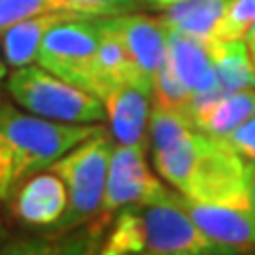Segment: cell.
<instances>
[{"instance_id": "6da1fadb", "label": "cell", "mask_w": 255, "mask_h": 255, "mask_svg": "<svg viewBox=\"0 0 255 255\" xmlns=\"http://www.w3.org/2000/svg\"><path fill=\"white\" fill-rule=\"evenodd\" d=\"M149 145L157 174L189 200L251 206V168L185 113L151 107Z\"/></svg>"}, {"instance_id": "7a4b0ae2", "label": "cell", "mask_w": 255, "mask_h": 255, "mask_svg": "<svg viewBox=\"0 0 255 255\" xmlns=\"http://www.w3.org/2000/svg\"><path fill=\"white\" fill-rule=\"evenodd\" d=\"M98 130L94 124L53 122L0 102V200H11L19 183L47 170Z\"/></svg>"}, {"instance_id": "3957f363", "label": "cell", "mask_w": 255, "mask_h": 255, "mask_svg": "<svg viewBox=\"0 0 255 255\" xmlns=\"http://www.w3.org/2000/svg\"><path fill=\"white\" fill-rule=\"evenodd\" d=\"M102 255H217L223 253L179 204L174 189L155 202L132 204L117 211V219Z\"/></svg>"}, {"instance_id": "277c9868", "label": "cell", "mask_w": 255, "mask_h": 255, "mask_svg": "<svg viewBox=\"0 0 255 255\" xmlns=\"http://www.w3.org/2000/svg\"><path fill=\"white\" fill-rule=\"evenodd\" d=\"M113 147V134L100 128L94 136L79 142L49 166V170H53L64 181L68 191L66 211L53 230L58 232L73 230L75 226H81L83 221L100 213Z\"/></svg>"}, {"instance_id": "5b68a950", "label": "cell", "mask_w": 255, "mask_h": 255, "mask_svg": "<svg viewBox=\"0 0 255 255\" xmlns=\"http://www.w3.org/2000/svg\"><path fill=\"white\" fill-rule=\"evenodd\" d=\"M6 92L28 113L66 124H102L107 109L98 96L55 77L38 64L13 68Z\"/></svg>"}, {"instance_id": "8992f818", "label": "cell", "mask_w": 255, "mask_h": 255, "mask_svg": "<svg viewBox=\"0 0 255 255\" xmlns=\"http://www.w3.org/2000/svg\"><path fill=\"white\" fill-rule=\"evenodd\" d=\"M102 30L98 17H70L47 32L36 64L55 77L100 98L98 47Z\"/></svg>"}, {"instance_id": "52a82bcc", "label": "cell", "mask_w": 255, "mask_h": 255, "mask_svg": "<svg viewBox=\"0 0 255 255\" xmlns=\"http://www.w3.org/2000/svg\"><path fill=\"white\" fill-rule=\"evenodd\" d=\"M149 145H117L113 147L107 172V187L100 213L122 211L132 204L162 200L170 194L147 164Z\"/></svg>"}, {"instance_id": "ba28073f", "label": "cell", "mask_w": 255, "mask_h": 255, "mask_svg": "<svg viewBox=\"0 0 255 255\" xmlns=\"http://www.w3.org/2000/svg\"><path fill=\"white\" fill-rule=\"evenodd\" d=\"M217 45L219 38L213 36H196L189 32L168 30V55L166 58L172 70L191 92V98H194L191 109L223 94L217 85V75H215Z\"/></svg>"}, {"instance_id": "9c48e42d", "label": "cell", "mask_w": 255, "mask_h": 255, "mask_svg": "<svg viewBox=\"0 0 255 255\" xmlns=\"http://www.w3.org/2000/svg\"><path fill=\"white\" fill-rule=\"evenodd\" d=\"M177 194L179 204L185 209L204 236L219 245L223 253H249L255 251V213L253 206L206 204L189 200Z\"/></svg>"}, {"instance_id": "30bf717a", "label": "cell", "mask_w": 255, "mask_h": 255, "mask_svg": "<svg viewBox=\"0 0 255 255\" xmlns=\"http://www.w3.org/2000/svg\"><path fill=\"white\" fill-rule=\"evenodd\" d=\"M100 19L122 41L140 77L153 90V77L168 55V28L159 19L136 11Z\"/></svg>"}, {"instance_id": "8fae6325", "label": "cell", "mask_w": 255, "mask_h": 255, "mask_svg": "<svg viewBox=\"0 0 255 255\" xmlns=\"http://www.w3.org/2000/svg\"><path fill=\"white\" fill-rule=\"evenodd\" d=\"M13 213L26 226L53 228L62 219L68 204L64 181L53 170H41L28 177L13 191Z\"/></svg>"}, {"instance_id": "7c38bea8", "label": "cell", "mask_w": 255, "mask_h": 255, "mask_svg": "<svg viewBox=\"0 0 255 255\" xmlns=\"http://www.w3.org/2000/svg\"><path fill=\"white\" fill-rule=\"evenodd\" d=\"M107 119L119 145H149L153 94L140 85H115L102 96Z\"/></svg>"}, {"instance_id": "4fadbf2b", "label": "cell", "mask_w": 255, "mask_h": 255, "mask_svg": "<svg viewBox=\"0 0 255 255\" xmlns=\"http://www.w3.org/2000/svg\"><path fill=\"white\" fill-rule=\"evenodd\" d=\"M255 115V87L221 94L191 109V122L200 132L223 136Z\"/></svg>"}, {"instance_id": "5bb4252c", "label": "cell", "mask_w": 255, "mask_h": 255, "mask_svg": "<svg viewBox=\"0 0 255 255\" xmlns=\"http://www.w3.org/2000/svg\"><path fill=\"white\" fill-rule=\"evenodd\" d=\"M70 17H83V15L68 13V11H49V13L28 17L19 23H15L13 28H9L0 36V51H2L6 66L19 68V66L34 64L38 47H41V41L45 38V34L55 23L66 21Z\"/></svg>"}, {"instance_id": "9a60e30c", "label": "cell", "mask_w": 255, "mask_h": 255, "mask_svg": "<svg viewBox=\"0 0 255 255\" xmlns=\"http://www.w3.org/2000/svg\"><path fill=\"white\" fill-rule=\"evenodd\" d=\"M98 23L102 30V38H100V47H98L100 100H102V96L115 85H140L153 94L151 85L140 77L138 68L134 66V62L130 60V55H128L122 41L102 23L100 17H98Z\"/></svg>"}, {"instance_id": "2e32d148", "label": "cell", "mask_w": 255, "mask_h": 255, "mask_svg": "<svg viewBox=\"0 0 255 255\" xmlns=\"http://www.w3.org/2000/svg\"><path fill=\"white\" fill-rule=\"evenodd\" d=\"M228 0H179L162 11L159 21L168 30L189 32L196 36H213L223 17Z\"/></svg>"}, {"instance_id": "e0dca14e", "label": "cell", "mask_w": 255, "mask_h": 255, "mask_svg": "<svg viewBox=\"0 0 255 255\" xmlns=\"http://www.w3.org/2000/svg\"><path fill=\"white\" fill-rule=\"evenodd\" d=\"M215 75L223 94L255 87V64L245 41H219Z\"/></svg>"}, {"instance_id": "ac0fdd59", "label": "cell", "mask_w": 255, "mask_h": 255, "mask_svg": "<svg viewBox=\"0 0 255 255\" xmlns=\"http://www.w3.org/2000/svg\"><path fill=\"white\" fill-rule=\"evenodd\" d=\"M191 100H194L191 92L179 79V75L172 70L168 58H166V62L159 66V70L153 77V105L179 111V113H185L189 117Z\"/></svg>"}, {"instance_id": "d6986e66", "label": "cell", "mask_w": 255, "mask_h": 255, "mask_svg": "<svg viewBox=\"0 0 255 255\" xmlns=\"http://www.w3.org/2000/svg\"><path fill=\"white\" fill-rule=\"evenodd\" d=\"M49 11H68L66 0H0V36L15 23Z\"/></svg>"}, {"instance_id": "ffe728a7", "label": "cell", "mask_w": 255, "mask_h": 255, "mask_svg": "<svg viewBox=\"0 0 255 255\" xmlns=\"http://www.w3.org/2000/svg\"><path fill=\"white\" fill-rule=\"evenodd\" d=\"M255 19V0H228L223 17L215 32L219 41H245Z\"/></svg>"}, {"instance_id": "44dd1931", "label": "cell", "mask_w": 255, "mask_h": 255, "mask_svg": "<svg viewBox=\"0 0 255 255\" xmlns=\"http://www.w3.org/2000/svg\"><path fill=\"white\" fill-rule=\"evenodd\" d=\"M66 2L70 11L83 17H113L138 9V0H66Z\"/></svg>"}, {"instance_id": "7402d4cb", "label": "cell", "mask_w": 255, "mask_h": 255, "mask_svg": "<svg viewBox=\"0 0 255 255\" xmlns=\"http://www.w3.org/2000/svg\"><path fill=\"white\" fill-rule=\"evenodd\" d=\"M219 138L226 142L249 168H255V115Z\"/></svg>"}, {"instance_id": "603a6c76", "label": "cell", "mask_w": 255, "mask_h": 255, "mask_svg": "<svg viewBox=\"0 0 255 255\" xmlns=\"http://www.w3.org/2000/svg\"><path fill=\"white\" fill-rule=\"evenodd\" d=\"M245 43H247V49H249V53H251V60H253V64H255V19H253V23H251L249 32H247Z\"/></svg>"}, {"instance_id": "cb8c5ba5", "label": "cell", "mask_w": 255, "mask_h": 255, "mask_svg": "<svg viewBox=\"0 0 255 255\" xmlns=\"http://www.w3.org/2000/svg\"><path fill=\"white\" fill-rule=\"evenodd\" d=\"M138 2L151 6V9H159V11H164L166 6H170V4H174V2H179V0H138Z\"/></svg>"}, {"instance_id": "d4e9b609", "label": "cell", "mask_w": 255, "mask_h": 255, "mask_svg": "<svg viewBox=\"0 0 255 255\" xmlns=\"http://www.w3.org/2000/svg\"><path fill=\"white\" fill-rule=\"evenodd\" d=\"M4 77H6V62H4V58H2V55H0V92H2Z\"/></svg>"}, {"instance_id": "484cf974", "label": "cell", "mask_w": 255, "mask_h": 255, "mask_svg": "<svg viewBox=\"0 0 255 255\" xmlns=\"http://www.w3.org/2000/svg\"><path fill=\"white\" fill-rule=\"evenodd\" d=\"M251 206L255 213V168H251Z\"/></svg>"}, {"instance_id": "4316f807", "label": "cell", "mask_w": 255, "mask_h": 255, "mask_svg": "<svg viewBox=\"0 0 255 255\" xmlns=\"http://www.w3.org/2000/svg\"><path fill=\"white\" fill-rule=\"evenodd\" d=\"M2 241H4V230L0 228V245H2Z\"/></svg>"}, {"instance_id": "83f0119b", "label": "cell", "mask_w": 255, "mask_h": 255, "mask_svg": "<svg viewBox=\"0 0 255 255\" xmlns=\"http://www.w3.org/2000/svg\"><path fill=\"white\" fill-rule=\"evenodd\" d=\"M0 228H2V223H0Z\"/></svg>"}]
</instances>
